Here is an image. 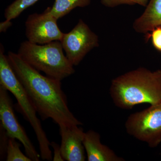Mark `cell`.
Wrapping results in <instances>:
<instances>
[{"mask_svg": "<svg viewBox=\"0 0 161 161\" xmlns=\"http://www.w3.org/2000/svg\"><path fill=\"white\" fill-rule=\"evenodd\" d=\"M7 57L42 120L52 119L58 126L83 125L70 111L61 80L41 75L18 53L9 51Z\"/></svg>", "mask_w": 161, "mask_h": 161, "instance_id": "cell-1", "label": "cell"}, {"mask_svg": "<svg viewBox=\"0 0 161 161\" xmlns=\"http://www.w3.org/2000/svg\"><path fill=\"white\" fill-rule=\"evenodd\" d=\"M110 94L115 105L130 109L137 104L161 102V70L139 68L112 80Z\"/></svg>", "mask_w": 161, "mask_h": 161, "instance_id": "cell-2", "label": "cell"}, {"mask_svg": "<svg viewBox=\"0 0 161 161\" xmlns=\"http://www.w3.org/2000/svg\"><path fill=\"white\" fill-rule=\"evenodd\" d=\"M60 41L40 45L28 40L20 44L18 54L25 62L50 78L61 80L74 74V65L63 53Z\"/></svg>", "mask_w": 161, "mask_h": 161, "instance_id": "cell-3", "label": "cell"}, {"mask_svg": "<svg viewBox=\"0 0 161 161\" xmlns=\"http://www.w3.org/2000/svg\"><path fill=\"white\" fill-rule=\"evenodd\" d=\"M0 85L11 92L17 101L20 111L29 122L36 133L40 147V156L43 160L53 159L50 143L47 137L32 102L20 82L9 63L7 56L4 53L3 47L0 51Z\"/></svg>", "mask_w": 161, "mask_h": 161, "instance_id": "cell-4", "label": "cell"}, {"mask_svg": "<svg viewBox=\"0 0 161 161\" xmlns=\"http://www.w3.org/2000/svg\"><path fill=\"white\" fill-rule=\"evenodd\" d=\"M129 135L154 148L161 143V102L131 114L125 122Z\"/></svg>", "mask_w": 161, "mask_h": 161, "instance_id": "cell-5", "label": "cell"}, {"mask_svg": "<svg viewBox=\"0 0 161 161\" xmlns=\"http://www.w3.org/2000/svg\"><path fill=\"white\" fill-rule=\"evenodd\" d=\"M60 42L74 66L78 65L88 53L99 46L98 36L81 19L70 31L64 33Z\"/></svg>", "mask_w": 161, "mask_h": 161, "instance_id": "cell-6", "label": "cell"}, {"mask_svg": "<svg viewBox=\"0 0 161 161\" xmlns=\"http://www.w3.org/2000/svg\"><path fill=\"white\" fill-rule=\"evenodd\" d=\"M8 90L0 85V119L1 126L9 137L17 139L23 144L26 155L32 161H40V156L15 115L12 101Z\"/></svg>", "mask_w": 161, "mask_h": 161, "instance_id": "cell-7", "label": "cell"}, {"mask_svg": "<svg viewBox=\"0 0 161 161\" xmlns=\"http://www.w3.org/2000/svg\"><path fill=\"white\" fill-rule=\"evenodd\" d=\"M58 20L51 12L50 7L42 14L30 15L25 23L27 40L40 45L61 41L64 33L58 27Z\"/></svg>", "mask_w": 161, "mask_h": 161, "instance_id": "cell-8", "label": "cell"}, {"mask_svg": "<svg viewBox=\"0 0 161 161\" xmlns=\"http://www.w3.org/2000/svg\"><path fill=\"white\" fill-rule=\"evenodd\" d=\"M59 126L61 137L60 151L64 160L85 161L83 129L78 125H62Z\"/></svg>", "mask_w": 161, "mask_h": 161, "instance_id": "cell-9", "label": "cell"}, {"mask_svg": "<svg viewBox=\"0 0 161 161\" xmlns=\"http://www.w3.org/2000/svg\"><path fill=\"white\" fill-rule=\"evenodd\" d=\"M88 161H124L108 147L101 143L98 132L90 130L85 132L83 141Z\"/></svg>", "mask_w": 161, "mask_h": 161, "instance_id": "cell-10", "label": "cell"}, {"mask_svg": "<svg viewBox=\"0 0 161 161\" xmlns=\"http://www.w3.org/2000/svg\"><path fill=\"white\" fill-rule=\"evenodd\" d=\"M159 26H161V0H150L142 14L134 21L133 29L147 34Z\"/></svg>", "mask_w": 161, "mask_h": 161, "instance_id": "cell-11", "label": "cell"}, {"mask_svg": "<svg viewBox=\"0 0 161 161\" xmlns=\"http://www.w3.org/2000/svg\"><path fill=\"white\" fill-rule=\"evenodd\" d=\"M92 0H55L53 5L50 7L52 14L58 19L69 14L77 7H86L90 5Z\"/></svg>", "mask_w": 161, "mask_h": 161, "instance_id": "cell-12", "label": "cell"}, {"mask_svg": "<svg viewBox=\"0 0 161 161\" xmlns=\"http://www.w3.org/2000/svg\"><path fill=\"white\" fill-rule=\"evenodd\" d=\"M39 0H15L5 9L6 20L11 21L20 15L23 11L35 4Z\"/></svg>", "mask_w": 161, "mask_h": 161, "instance_id": "cell-13", "label": "cell"}, {"mask_svg": "<svg viewBox=\"0 0 161 161\" xmlns=\"http://www.w3.org/2000/svg\"><path fill=\"white\" fill-rule=\"evenodd\" d=\"M20 147V144L16 139L9 137L6 148V161H32L27 155L23 154Z\"/></svg>", "mask_w": 161, "mask_h": 161, "instance_id": "cell-14", "label": "cell"}, {"mask_svg": "<svg viewBox=\"0 0 161 161\" xmlns=\"http://www.w3.org/2000/svg\"><path fill=\"white\" fill-rule=\"evenodd\" d=\"M149 2V0H101L102 5L109 8H114L122 5H139L146 7Z\"/></svg>", "mask_w": 161, "mask_h": 161, "instance_id": "cell-15", "label": "cell"}, {"mask_svg": "<svg viewBox=\"0 0 161 161\" xmlns=\"http://www.w3.org/2000/svg\"><path fill=\"white\" fill-rule=\"evenodd\" d=\"M151 32V34H147V40L151 38L153 47L161 52V26L156 27Z\"/></svg>", "mask_w": 161, "mask_h": 161, "instance_id": "cell-16", "label": "cell"}, {"mask_svg": "<svg viewBox=\"0 0 161 161\" xmlns=\"http://www.w3.org/2000/svg\"><path fill=\"white\" fill-rule=\"evenodd\" d=\"M50 146L53 149L54 156L53 158V161H64L63 157L61 155L60 151V146L55 142H53L50 143Z\"/></svg>", "mask_w": 161, "mask_h": 161, "instance_id": "cell-17", "label": "cell"}, {"mask_svg": "<svg viewBox=\"0 0 161 161\" xmlns=\"http://www.w3.org/2000/svg\"><path fill=\"white\" fill-rule=\"evenodd\" d=\"M12 23L11 21L6 20L4 22L0 23V32H6L10 26H11Z\"/></svg>", "mask_w": 161, "mask_h": 161, "instance_id": "cell-18", "label": "cell"}]
</instances>
